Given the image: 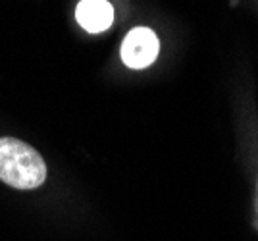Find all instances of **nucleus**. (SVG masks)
<instances>
[{"instance_id": "f257e3e1", "label": "nucleus", "mask_w": 258, "mask_h": 241, "mask_svg": "<svg viewBox=\"0 0 258 241\" xmlns=\"http://www.w3.org/2000/svg\"><path fill=\"white\" fill-rule=\"evenodd\" d=\"M46 164L43 156L27 143L2 137L0 139V179L16 189H35L43 186Z\"/></svg>"}, {"instance_id": "f03ea898", "label": "nucleus", "mask_w": 258, "mask_h": 241, "mask_svg": "<svg viewBox=\"0 0 258 241\" xmlns=\"http://www.w3.org/2000/svg\"><path fill=\"white\" fill-rule=\"evenodd\" d=\"M158 50L160 43L156 33L149 27H135L121 43V60L133 70H143L156 60Z\"/></svg>"}, {"instance_id": "7ed1b4c3", "label": "nucleus", "mask_w": 258, "mask_h": 241, "mask_svg": "<svg viewBox=\"0 0 258 241\" xmlns=\"http://www.w3.org/2000/svg\"><path fill=\"white\" fill-rule=\"evenodd\" d=\"M76 18L85 31L100 33L114 22V8L108 0H81L77 4Z\"/></svg>"}]
</instances>
